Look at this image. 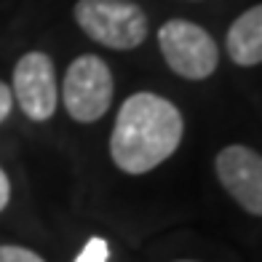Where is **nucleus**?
I'll return each mask as SVG.
<instances>
[{
  "label": "nucleus",
  "mask_w": 262,
  "mask_h": 262,
  "mask_svg": "<svg viewBox=\"0 0 262 262\" xmlns=\"http://www.w3.org/2000/svg\"><path fill=\"white\" fill-rule=\"evenodd\" d=\"M185 134L177 104L150 91L128 97L115 118L110 156L126 174H147L174 156Z\"/></svg>",
  "instance_id": "obj_1"
},
{
  "label": "nucleus",
  "mask_w": 262,
  "mask_h": 262,
  "mask_svg": "<svg viewBox=\"0 0 262 262\" xmlns=\"http://www.w3.org/2000/svg\"><path fill=\"white\" fill-rule=\"evenodd\" d=\"M75 21L107 49L131 51L147 38V16L134 0H78Z\"/></svg>",
  "instance_id": "obj_2"
},
{
  "label": "nucleus",
  "mask_w": 262,
  "mask_h": 262,
  "mask_svg": "<svg viewBox=\"0 0 262 262\" xmlns=\"http://www.w3.org/2000/svg\"><path fill=\"white\" fill-rule=\"evenodd\" d=\"M158 46L177 75L187 80H204L220 64V51L214 38L187 19H171L158 30Z\"/></svg>",
  "instance_id": "obj_3"
},
{
  "label": "nucleus",
  "mask_w": 262,
  "mask_h": 262,
  "mask_svg": "<svg viewBox=\"0 0 262 262\" xmlns=\"http://www.w3.org/2000/svg\"><path fill=\"white\" fill-rule=\"evenodd\" d=\"M64 110L78 123H94L113 102V73L99 56L83 54L67 67L62 86Z\"/></svg>",
  "instance_id": "obj_4"
},
{
  "label": "nucleus",
  "mask_w": 262,
  "mask_h": 262,
  "mask_svg": "<svg viewBox=\"0 0 262 262\" xmlns=\"http://www.w3.org/2000/svg\"><path fill=\"white\" fill-rule=\"evenodd\" d=\"M14 99L19 102L21 113L30 121H49L56 113L59 89H56V70L49 54L30 51L14 67Z\"/></svg>",
  "instance_id": "obj_5"
},
{
  "label": "nucleus",
  "mask_w": 262,
  "mask_h": 262,
  "mask_svg": "<svg viewBox=\"0 0 262 262\" xmlns=\"http://www.w3.org/2000/svg\"><path fill=\"white\" fill-rule=\"evenodd\" d=\"M214 169L235 204H241L249 214L262 217V156L252 147L228 145L214 161Z\"/></svg>",
  "instance_id": "obj_6"
},
{
  "label": "nucleus",
  "mask_w": 262,
  "mask_h": 262,
  "mask_svg": "<svg viewBox=\"0 0 262 262\" xmlns=\"http://www.w3.org/2000/svg\"><path fill=\"white\" fill-rule=\"evenodd\" d=\"M228 54L235 64L254 67L262 62V3L244 11L228 32Z\"/></svg>",
  "instance_id": "obj_7"
},
{
  "label": "nucleus",
  "mask_w": 262,
  "mask_h": 262,
  "mask_svg": "<svg viewBox=\"0 0 262 262\" xmlns=\"http://www.w3.org/2000/svg\"><path fill=\"white\" fill-rule=\"evenodd\" d=\"M110 259V244L104 238H89L86 246L80 249L75 262H107Z\"/></svg>",
  "instance_id": "obj_8"
},
{
  "label": "nucleus",
  "mask_w": 262,
  "mask_h": 262,
  "mask_svg": "<svg viewBox=\"0 0 262 262\" xmlns=\"http://www.w3.org/2000/svg\"><path fill=\"white\" fill-rule=\"evenodd\" d=\"M0 262H43V257L25 246H0Z\"/></svg>",
  "instance_id": "obj_9"
},
{
  "label": "nucleus",
  "mask_w": 262,
  "mask_h": 262,
  "mask_svg": "<svg viewBox=\"0 0 262 262\" xmlns=\"http://www.w3.org/2000/svg\"><path fill=\"white\" fill-rule=\"evenodd\" d=\"M11 107H14V94H11V89L0 80V123L11 115Z\"/></svg>",
  "instance_id": "obj_10"
},
{
  "label": "nucleus",
  "mask_w": 262,
  "mask_h": 262,
  "mask_svg": "<svg viewBox=\"0 0 262 262\" xmlns=\"http://www.w3.org/2000/svg\"><path fill=\"white\" fill-rule=\"evenodd\" d=\"M8 198H11V182H8L6 171L0 169V211L8 206Z\"/></svg>",
  "instance_id": "obj_11"
},
{
  "label": "nucleus",
  "mask_w": 262,
  "mask_h": 262,
  "mask_svg": "<svg viewBox=\"0 0 262 262\" xmlns=\"http://www.w3.org/2000/svg\"><path fill=\"white\" fill-rule=\"evenodd\" d=\"M180 262H193V259H180Z\"/></svg>",
  "instance_id": "obj_12"
}]
</instances>
